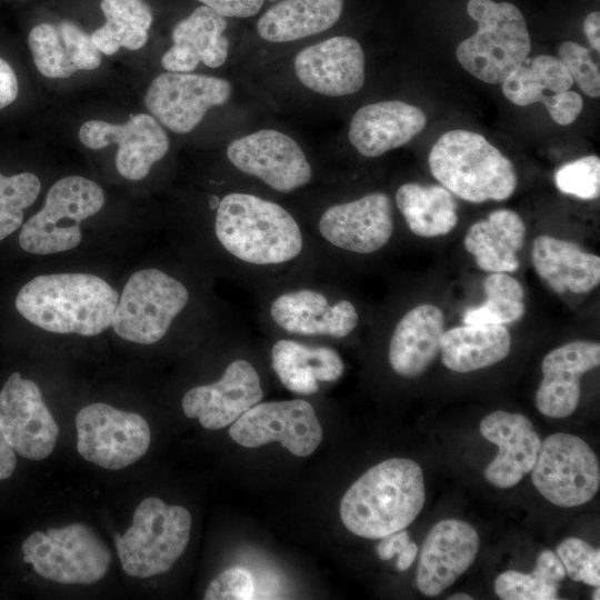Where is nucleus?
Here are the masks:
<instances>
[{
  "mask_svg": "<svg viewBox=\"0 0 600 600\" xmlns=\"http://www.w3.org/2000/svg\"><path fill=\"white\" fill-rule=\"evenodd\" d=\"M573 80L559 58L539 54L519 66L503 82L502 92L512 103L526 107L540 102L544 90H570Z\"/></svg>",
  "mask_w": 600,
  "mask_h": 600,
  "instance_id": "35",
  "label": "nucleus"
},
{
  "mask_svg": "<svg viewBox=\"0 0 600 600\" xmlns=\"http://www.w3.org/2000/svg\"><path fill=\"white\" fill-rule=\"evenodd\" d=\"M229 436L246 448L278 441L292 454L307 457L323 432L313 407L296 399L257 403L232 423Z\"/></svg>",
  "mask_w": 600,
  "mask_h": 600,
  "instance_id": "12",
  "label": "nucleus"
},
{
  "mask_svg": "<svg viewBox=\"0 0 600 600\" xmlns=\"http://www.w3.org/2000/svg\"><path fill=\"white\" fill-rule=\"evenodd\" d=\"M558 53L573 82L590 98H599L600 72L590 51L577 42L566 41L559 47Z\"/></svg>",
  "mask_w": 600,
  "mask_h": 600,
  "instance_id": "41",
  "label": "nucleus"
},
{
  "mask_svg": "<svg viewBox=\"0 0 600 600\" xmlns=\"http://www.w3.org/2000/svg\"><path fill=\"white\" fill-rule=\"evenodd\" d=\"M557 188L584 200L600 194V159L587 156L562 164L554 173Z\"/></svg>",
  "mask_w": 600,
  "mask_h": 600,
  "instance_id": "39",
  "label": "nucleus"
},
{
  "mask_svg": "<svg viewBox=\"0 0 600 600\" xmlns=\"http://www.w3.org/2000/svg\"><path fill=\"white\" fill-rule=\"evenodd\" d=\"M483 290L486 301L464 311V324H504L524 314L523 287L510 274L492 272L484 279Z\"/></svg>",
  "mask_w": 600,
  "mask_h": 600,
  "instance_id": "36",
  "label": "nucleus"
},
{
  "mask_svg": "<svg viewBox=\"0 0 600 600\" xmlns=\"http://www.w3.org/2000/svg\"><path fill=\"white\" fill-rule=\"evenodd\" d=\"M540 102L546 106L552 120L561 126L574 122L583 108L582 97L571 90L543 96Z\"/></svg>",
  "mask_w": 600,
  "mask_h": 600,
  "instance_id": "43",
  "label": "nucleus"
},
{
  "mask_svg": "<svg viewBox=\"0 0 600 600\" xmlns=\"http://www.w3.org/2000/svg\"><path fill=\"white\" fill-rule=\"evenodd\" d=\"M530 472L536 489L562 508L589 502L600 486L596 453L581 438L569 433L547 437Z\"/></svg>",
  "mask_w": 600,
  "mask_h": 600,
  "instance_id": "10",
  "label": "nucleus"
},
{
  "mask_svg": "<svg viewBox=\"0 0 600 600\" xmlns=\"http://www.w3.org/2000/svg\"><path fill=\"white\" fill-rule=\"evenodd\" d=\"M424 500L420 466L410 459L392 458L370 468L347 490L340 518L351 533L381 539L412 523Z\"/></svg>",
  "mask_w": 600,
  "mask_h": 600,
  "instance_id": "1",
  "label": "nucleus"
},
{
  "mask_svg": "<svg viewBox=\"0 0 600 600\" xmlns=\"http://www.w3.org/2000/svg\"><path fill=\"white\" fill-rule=\"evenodd\" d=\"M531 259L539 277L557 293H588L600 282V258L573 241L538 236Z\"/></svg>",
  "mask_w": 600,
  "mask_h": 600,
  "instance_id": "28",
  "label": "nucleus"
},
{
  "mask_svg": "<svg viewBox=\"0 0 600 600\" xmlns=\"http://www.w3.org/2000/svg\"><path fill=\"white\" fill-rule=\"evenodd\" d=\"M254 596V582L251 574L240 568L222 571L208 586L206 600H249Z\"/></svg>",
  "mask_w": 600,
  "mask_h": 600,
  "instance_id": "42",
  "label": "nucleus"
},
{
  "mask_svg": "<svg viewBox=\"0 0 600 600\" xmlns=\"http://www.w3.org/2000/svg\"><path fill=\"white\" fill-rule=\"evenodd\" d=\"M0 428L14 452L42 460L53 450L59 427L36 382L10 374L0 391Z\"/></svg>",
  "mask_w": 600,
  "mask_h": 600,
  "instance_id": "14",
  "label": "nucleus"
},
{
  "mask_svg": "<svg viewBox=\"0 0 600 600\" xmlns=\"http://www.w3.org/2000/svg\"><path fill=\"white\" fill-rule=\"evenodd\" d=\"M418 553V547L414 542H409L408 546L399 553L397 561V568L400 571H404L411 567L416 560Z\"/></svg>",
  "mask_w": 600,
  "mask_h": 600,
  "instance_id": "50",
  "label": "nucleus"
},
{
  "mask_svg": "<svg viewBox=\"0 0 600 600\" xmlns=\"http://www.w3.org/2000/svg\"><path fill=\"white\" fill-rule=\"evenodd\" d=\"M231 91L226 79L167 71L152 80L144 104L160 123L183 134L192 131L210 108L226 103Z\"/></svg>",
  "mask_w": 600,
  "mask_h": 600,
  "instance_id": "13",
  "label": "nucleus"
},
{
  "mask_svg": "<svg viewBox=\"0 0 600 600\" xmlns=\"http://www.w3.org/2000/svg\"><path fill=\"white\" fill-rule=\"evenodd\" d=\"M216 236L236 258L252 264H277L302 250L294 218L276 202L249 193H229L217 207Z\"/></svg>",
  "mask_w": 600,
  "mask_h": 600,
  "instance_id": "3",
  "label": "nucleus"
},
{
  "mask_svg": "<svg viewBox=\"0 0 600 600\" xmlns=\"http://www.w3.org/2000/svg\"><path fill=\"white\" fill-rule=\"evenodd\" d=\"M583 30L591 47L600 51V13L593 11L589 13L583 21Z\"/></svg>",
  "mask_w": 600,
  "mask_h": 600,
  "instance_id": "49",
  "label": "nucleus"
},
{
  "mask_svg": "<svg viewBox=\"0 0 600 600\" xmlns=\"http://www.w3.org/2000/svg\"><path fill=\"white\" fill-rule=\"evenodd\" d=\"M22 552L39 576L63 584H92L106 576L111 562L107 546L81 523L36 531L23 541Z\"/></svg>",
  "mask_w": 600,
  "mask_h": 600,
  "instance_id": "8",
  "label": "nucleus"
},
{
  "mask_svg": "<svg viewBox=\"0 0 600 600\" xmlns=\"http://www.w3.org/2000/svg\"><path fill=\"white\" fill-rule=\"evenodd\" d=\"M428 162L441 186L468 202L507 200L517 188L512 162L473 131L443 133L432 146Z\"/></svg>",
  "mask_w": 600,
  "mask_h": 600,
  "instance_id": "4",
  "label": "nucleus"
},
{
  "mask_svg": "<svg viewBox=\"0 0 600 600\" xmlns=\"http://www.w3.org/2000/svg\"><path fill=\"white\" fill-rule=\"evenodd\" d=\"M560 583L553 582L537 571L523 573L508 570L494 581V591L502 600H554Z\"/></svg>",
  "mask_w": 600,
  "mask_h": 600,
  "instance_id": "38",
  "label": "nucleus"
},
{
  "mask_svg": "<svg viewBox=\"0 0 600 600\" xmlns=\"http://www.w3.org/2000/svg\"><path fill=\"white\" fill-rule=\"evenodd\" d=\"M189 300L187 288L158 269L134 272L118 300L112 328L122 339L152 344L161 340Z\"/></svg>",
  "mask_w": 600,
  "mask_h": 600,
  "instance_id": "9",
  "label": "nucleus"
},
{
  "mask_svg": "<svg viewBox=\"0 0 600 600\" xmlns=\"http://www.w3.org/2000/svg\"><path fill=\"white\" fill-rule=\"evenodd\" d=\"M227 156L236 168L280 192L307 184L312 176L300 146L273 129H262L233 140L227 148Z\"/></svg>",
  "mask_w": 600,
  "mask_h": 600,
  "instance_id": "15",
  "label": "nucleus"
},
{
  "mask_svg": "<svg viewBox=\"0 0 600 600\" xmlns=\"http://www.w3.org/2000/svg\"><path fill=\"white\" fill-rule=\"evenodd\" d=\"M294 71L299 81L317 93L352 94L364 83V53L356 39L332 37L298 52Z\"/></svg>",
  "mask_w": 600,
  "mask_h": 600,
  "instance_id": "20",
  "label": "nucleus"
},
{
  "mask_svg": "<svg viewBox=\"0 0 600 600\" xmlns=\"http://www.w3.org/2000/svg\"><path fill=\"white\" fill-rule=\"evenodd\" d=\"M191 522L184 507L169 506L156 497L142 500L132 526L122 536H114L123 571L136 578L169 571L188 546Z\"/></svg>",
  "mask_w": 600,
  "mask_h": 600,
  "instance_id": "6",
  "label": "nucleus"
},
{
  "mask_svg": "<svg viewBox=\"0 0 600 600\" xmlns=\"http://www.w3.org/2000/svg\"><path fill=\"white\" fill-rule=\"evenodd\" d=\"M262 398L257 370L250 362L239 359L226 368L217 382L187 391L182 410L188 418H198L203 428L218 430L232 424Z\"/></svg>",
  "mask_w": 600,
  "mask_h": 600,
  "instance_id": "17",
  "label": "nucleus"
},
{
  "mask_svg": "<svg viewBox=\"0 0 600 600\" xmlns=\"http://www.w3.org/2000/svg\"><path fill=\"white\" fill-rule=\"evenodd\" d=\"M480 432L499 448L484 470L486 480L500 489L518 484L531 471L541 444L532 422L523 414L497 410L481 420Z\"/></svg>",
  "mask_w": 600,
  "mask_h": 600,
  "instance_id": "22",
  "label": "nucleus"
},
{
  "mask_svg": "<svg viewBox=\"0 0 600 600\" xmlns=\"http://www.w3.org/2000/svg\"><path fill=\"white\" fill-rule=\"evenodd\" d=\"M343 10V0H280L258 20L259 36L269 42H289L331 28Z\"/></svg>",
  "mask_w": 600,
  "mask_h": 600,
  "instance_id": "32",
  "label": "nucleus"
},
{
  "mask_svg": "<svg viewBox=\"0 0 600 600\" xmlns=\"http://www.w3.org/2000/svg\"><path fill=\"white\" fill-rule=\"evenodd\" d=\"M28 43L38 71L47 78H68L101 64V52L91 37L71 21L37 24L29 32Z\"/></svg>",
  "mask_w": 600,
  "mask_h": 600,
  "instance_id": "26",
  "label": "nucleus"
},
{
  "mask_svg": "<svg viewBox=\"0 0 600 600\" xmlns=\"http://www.w3.org/2000/svg\"><path fill=\"white\" fill-rule=\"evenodd\" d=\"M427 124L424 112L403 101H380L361 107L352 117L349 140L357 151L373 158L399 148Z\"/></svg>",
  "mask_w": 600,
  "mask_h": 600,
  "instance_id": "23",
  "label": "nucleus"
},
{
  "mask_svg": "<svg viewBox=\"0 0 600 600\" xmlns=\"http://www.w3.org/2000/svg\"><path fill=\"white\" fill-rule=\"evenodd\" d=\"M273 321L283 330L303 336L344 338L358 324L356 307L348 300L333 306L321 292L303 289L283 293L270 308Z\"/></svg>",
  "mask_w": 600,
  "mask_h": 600,
  "instance_id": "24",
  "label": "nucleus"
},
{
  "mask_svg": "<svg viewBox=\"0 0 600 600\" xmlns=\"http://www.w3.org/2000/svg\"><path fill=\"white\" fill-rule=\"evenodd\" d=\"M557 554L567 574L573 581H581L592 587L600 584L599 549H594L579 538L570 537L560 542Z\"/></svg>",
  "mask_w": 600,
  "mask_h": 600,
  "instance_id": "40",
  "label": "nucleus"
},
{
  "mask_svg": "<svg viewBox=\"0 0 600 600\" xmlns=\"http://www.w3.org/2000/svg\"><path fill=\"white\" fill-rule=\"evenodd\" d=\"M81 143L93 150L117 143L116 167L128 180H141L169 150V138L159 121L147 113L133 114L126 123L89 120L79 129Z\"/></svg>",
  "mask_w": 600,
  "mask_h": 600,
  "instance_id": "16",
  "label": "nucleus"
},
{
  "mask_svg": "<svg viewBox=\"0 0 600 600\" xmlns=\"http://www.w3.org/2000/svg\"><path fill=\"white\" fill-rule=\"evenodd\" d=\"M74 422L78 452L103 469L120 470L132 464L150 444V428L142 416L107 403L83 407Z\"/></svg>",
  "mask_w": 600,
  "mask_h": 600,
  "instance_id": "11",
  "label": "nucleus"
},
{
  "mask_svg": "<svg viewBox=\"0 0 600 600\" xmlns=\"http://www.w3.org/2000/svg\"><path fill=\"white\" fill-rule=\"evenodd\" d=\"M106 23L91 33L96 48L114 54L120 48L138 50L148 40L152 12L143 0H101Z\"/></svg>",
  "mask_w": 600,
  "mask_h": 600,
  "instance_id": "34",
  "label": "nucleus"
},
{
  "mask_svg": "<svg viewBox=\"0 0 600 600\" xmlns=\"http://www.w3.org/2000/svg\"><path fill=\"white\" fill-rule=\"evenodd\" d=\"M511 338L503 324H466L441 337V362L456 372L491 367L510 352Z\"/></svg>",
  "mask_w": 600,
  "mask_h": 600,
  "instance_id": "31",
  "label": "nucleus"
},
{
  "mask_svg": "<svg viewBox=\"0 0 600 600\" xmlns=\"http://www.w3.org/2000/svg\"><path fill=\"white\" fill-rule=\"evenodd\" d=\"M600 364V344L576 340L550 351L542 360L536 392L538 410L550 418L571 416L580 400V378Z\"/></svg>",
  "mask_w": 600,
  "mask_h": 600,
  "instance_id": "21",
  "label": "nucleus"
},
{
  "mask_svg": "<svg viewBox=\"0 0 600 600\" xmlns=\"http://www.w3.org/2000/svg\"><path fill=\"white\" fill-rule=\"evenodd\" d=\"M449 600H472V597L466 593H456L448 598Z\"/></svg>",
  "mask_w": 600,
  "mask_h": 600,
  "instance_id": "51",
  "label": "nucleus"
},
{
  "mask_svg": "<svg viewBox=\"0 0 600 600\" xmlns=\"http://www.w3.org/2000/svg\"><path fill=\"white\" fill-rule=\"evenodd\" d=\"M40 189L39 178L31 172L0 173V241L22 224L23 209L36 201Z\"/></svg>",
  "mask_w": 600,
  "mask_h": 600,
  "instance_id": "37",
  "label": "nucleus"
},
{
  "mask_svg": "<svg viewBox=\"0 0 600 600\" xmlns=\"http://www.w3.org/2000/svg\"><path fill=\"white\" fill-rule=\"evenodd\" d=\"M223 17L248 18L254 16L264 0H198Z\"/></svg>",
  "mask_w": 600,
  "mask_h": 600,
  "instance_id": "44",
  "label": "nucleus"
},
{
  "mask_svg": "<svg viewBox=\"0 0 600 600\" xmlns=\"http://www.w3.org/2000/svg\"><path fill=\"white\" fill-rule=\"evenodd\" d=\"M272 368L281 383L297 394H313L319 381H336L344 370L339 353L328 347H308L282 339L271 350Z\"/></svg>",
  "mask_w": 600,
  "mask_h": 600,
  "instance_id": "30",
  "label": "nucleus"
},
{
  "mask_svg": "<svg viewBox=\"0 0 600 600\" xmlns=\"http://www.w3.org/2000/svg\"><path fill=\"white\" fill-rule=\"evenodd\" d=\"M319 231L331 244L356 253L381 249L393 231L392 203L383 192L328 208Z\"/></svg>",
  "mask_w": 600,
  "mask_h": 600,
  "instance_id": "19",
  "label": "nucleus"
},
{
  "mask_svg": "<svg viewBox=\"0 0 600 600\" xmlns=\"http://www.w3.org/2000/svg\"><path fill=\"white\" fill-rule=\"evenodd\" d=\"M118 300V292L98 276L52 273L27 282L16 308L46 331L92 337L111 326Z\"/></svg>",
  "mask_w": 600,
  "mask_h": 600,
  "instance_id": "2",
  "label": "nucleus"
},
{
  "mask_svg": "<svg viewBox=\"0 0 600 600\" xmlns=\"http://www.w3.org/2000/svg\"><path fill=\"white\" fill-rule=\"evenodd\" d=\"M410 542L409 532L404 529L390 533L383 538L377 546V554L381 560H390L399 554Z\"/></svg>",
  "mask_w": 600,
  "mask_h": 600,
  "instance_id": "47",
  "label": "nucleus"
},
{
  "mask_svg": "<svg viewBox=\"0 0 600 600\" xmlns=\"http://www.w3.org/2000/svg\"><path fill=\"white\" fill-rule=\"evenodd\" d=\"M226 28L223 16L207 6L196 8L174 27L173 44L162 56V67L170 72H191L200 61L211 68L222 66L229 49Z\"/></svg>",
  "mask_w": 600,
  "mask_h": 600,
  "instance_id": "25",
  "label": "nucleus"
},
{
  "mask_svg": "<svg viewBox=\"0 0 600 600\" xmlns=\"http://www.w3.org/2000/svg\"><path fill=\"white\" fill-rule=\"evenodd\" d=\"M599 590H600V589H599V586H598V587L596 588V591L593 592V598H592L593 600H599V599H600V597H599Z\"/></svg>",
  "mask_w": 600,
  "mask_h": 600,
  "instance_id": "52",
  "label": "nucleus"
},
{
  "mask_svg": "<svg viewBox=\"0 0 600 600\" xmlns=\"http://www.w3.org/2000/svg\"><path fill=\"white\" fill-rule=\"evenodd\" d=\"M480 540L476 529L459 519L437 522L428 532L419 558L416 582L427 597L439 596L473 563Z\"/></svg>",
  "mask_w": 600,
  "mask_h": 600,
  "instance_id": "18",
  "label": "nucleus"
},
{
  "mask_svg": "<svg viewBox=\"0 0 600 600\" xmlns=\"http://www.w3.org/2000/svg\"><path fill=\"white\" fill-rule=\"evenodd\" d=\"M524 237L522 218L512 210L500 209L473 223L463 244L481 270L508 273L519 268L517 253L523 246Z\"/></svg>",
  "mask_w": 600,
  "mask_h": 600,
  "instance_id": "29",
  "label": "nucleus"
},
{
  "mask_svg": "<svg viewBox=\"0 0 600 600\" xmlns=\"http://www.w3.org/2000/svg\"><path fill=\"white\" fill-rule=\"evenodd\" d=\"M19 84L12 67L0 58V109L11 104L18 97Z\"/></svg>",
  "mask_w": 600,
  "mask_h": 600,
  "instance_id": "46",
  "label": "nucleus"
},
{
  "mask_svg": "<svg viewBox=\"0 0 600 600\" xmlns=\"http://www.w3.org/2000/svg\"><path fill=\"white\" fill-rule=\"evenodd\" d=\"M477 32L456 50L459 63L477 79L502 83L528 58L531 38L521 11L510 2L469 0Z\"/></svg>",
  "mask_w": 600,
  "mask_h": 600,
  "instance_id": "5",
  "label": "nucleus"
},
{
  "mask_svg": "<svg viewBox=\"0 0 600 600\" xmlns=\"http://www.w3.org/2000/svg\"><path fill=\"white\" fill-rule=\"evenodd\" d=\"M533 570L557 583H560L567 576L566 569L558 554L550 550L540 552Z\"/></svg>",
  "mask_w": 600,
  "mask_h": 600,
  "instance_id": "45",
  "label": "nucleus"
},
{
  "mask_svg": "<svg viewBox=\"0 0 600 600\" xmlns=\"http://www.w3.org/2000/svg\"><path fill=\"white\" fill-rule=\"evenodd\" d=\"M444 316L433 304L408 311L396 326L389 343V362L396 373L414 378L426 371L440 353Z\"/></svg>",
  "mask_w": 600,
  "mask_h": 600,
  "instance_id": "27",
  "label": "nucleus"
},
{
  "mask_svg": "<svg viewBox=\"0 0 600 600\" xmlns=\"http://www.w3.org/2000/svg\"><path fill=\"white\" fill-rule=\"evenodd\" d=\"M104 204L101 187L84 177L69 176L49 189L42 209L21 228L20 247L32 254H53L76 248L82 238L80 222Z\"/></svg>",
  "mask_w": 600,
  "mask_h": 600,
  "instance_id": "7",
  "label": "nucleus"
},
{
  "mask_svg": "<svg viewBox=\"0 0 600 600\" xmlns=\"http://www.w3.org/2000/svg\"><path fill=\"white\" fill-rule=\"evenodd\" d=\"M17 466L14 450L7 442L0 428V480L9 478Z\"/></svg>",
  "mask_w": 600,
  "mask_h": 600,
  "instance_id": "48",
  "label": "nucleus"
},
{
  "mask_svg": "<svg viewBox=\"0 0 600 600\" xmlns=\"http://www.w3.org/2000/svg\"><path fill=\"white\" fill-rule=\"evenodd\" d=\"M396 202L416 236H444L458 223L457 202L452 193L442 186L404 183L397 190Z\"/></svg>",
  "mask_w": 600,
  "mask_h": 600,
  "instance_id": "33",
  "label": "nucleus"
}]
</instances>
